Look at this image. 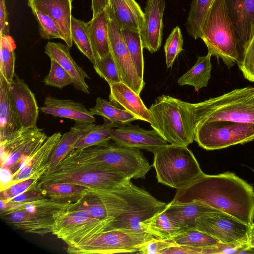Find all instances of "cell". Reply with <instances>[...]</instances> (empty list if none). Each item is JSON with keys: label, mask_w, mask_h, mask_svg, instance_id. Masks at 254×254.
Masks as SVG:
<instances>
[{"label": "cell", "mask_w": 254, "mask_h": 254, "mask_svg": "<svg viewBox=\"0 0 254 254\" xmlns=\"http://www.w3.org/2000/svg\"><path fill=\"white\" fill-rule=\"evenodd\" d=\"M189 202L206 205L251 226L254 221V189L235 174L204 173L186 187L177 190L173 205Z\"/></svg>", "instance_id": "obj_1"}, {"label": "cell", "mask_w": 254, "mask_h": 254, "mask_svg": "<svg viewBox=\"0 0 254 254\" xmlns=\"http://www.w3.org/2000/svg\"><path fill=\"white\" fill-rule=\"evenodd\" d=\"M149 110L153 129L169 144L188 146L194 140L197 128L205 121L203 101L190 103L162 95Z\"/></svg>", "instance_id": "obj_2"}, {"label": "cell", "mask_w": 254, "mask_h": 254, "mask_svg": "<svg viewBox=\"0 0 254 254\" xmlns=\"http://www.w3.org/2000/svg\"><path fill=\"white\" fill-rule=\"evenodd\" d=\"M63 162L99 165L130 179L144 178L151 168L139 149L122 146L116 143L74 149Z\"/></svg>", "instance_id": "obj_3"}, {"label": "cell", "mask_w": 254, "mask_h": 254, "mask_svg": "<svg viewBox=\"0 0 254 254\" xmlns=\"http://www.w3.org/2000/svg\"><path fill=\"white\" fill-rule=\"evenodd\" d=\"M150 193L130 180L113 189L90 188L76 208L84 210L101 220L114 219L153 198Z\"/></svg>", "instance_id": "obj_4"}, {"label": "cell", "mask_w": 254, "mask_h": 254, "mask_svg": "<svg viewBox=\"0 0 254 254\" xmlns=\"http://www.w3.org/2000/svg\"><path fill=\"white\" fill-rule=\"evenodd\" d=\"M208 53L221 59L231 68L239 62L238 41L225 0H214L201 29L200 38Z\"/></svg>", "instance_id": "obj_5"}, {"label": "cell", "mask_w": 254, "mask_h": 254, "mask_svg": "<svg viewBox=\"0 0 254 254\" xmlns=\"http://www.w3.org/2000/svg\"><path fill=\"white\" fill-rule=\"evenodd\" d=\"M153 166L159 183L182 189L203 172L188 146L169 144L154 153Z\"/></svg>", "instance_id": "obj_6"}, {"label": "cell", "mask_w": 254, "mask_h": 254, "mask_svg": "<svg viewBox=\"0 0 254 254\" xmlns=\"http://www.w3.org/2000/svg\"><path fill=\"white\" fill-rule=\"evenodd\" d=\"M130 180L120 173L99 165L63 162L52 172L44 175L38 186L69 183L91 188L109 189L119 187Z\"/></svg>", "instance_id": "obj_7"}, {"label": "cell", "mask_w": 254, "mask_h": 254, "mask_svg": "<svg viewBox=\"0 0 254 254\" xmlns=\"http://www.w3.org/2000/svg\"><path fill=\"white\" fill-rule=\"evenodd\" d=\"M151 234L125 229L104 231L74 246H68L72 254L136 253L144 243L153 239Z\"/></svg>", "instance_id": "obj_8"}, {"label": "cell", "mask_w": 254, "mask_h": 254, "mask_svg": "<svg viewBox=\"0 0 254 254\" xmlns=\"http://www.w3.org/2000/svg\"><path fill=\"white\" fill-rule=\"evenodd\" d=\"M203 102L204 123L222 120L254 124V87L235 89Z\"/></svg>", "instance_id": "obj_9"}, {"label": "cell", "mask_w": 254, "mask_h": 254, "mask_svg": "<svg viewBox=\"0 0 254 254\" xmlns=\"http://www.w3.org/2000/svg\"><path fill=\"white\" fill-rule=\"evenodd\" d=\"M254 140V124L230 121L205 122L197 128L194 141L207 150L223 149Z\"/></svg>", "instance_id": "obj_10"}, {"label": "cell", "mask_w": 254, "mask_h": 254, "mask_svg": "<svg viewBox=\"0 0 254 254\" xmlns=\"http://www.w3.org/2000/svg\"><path fill=\"white\" fill-rule=\"evenodd\" d=\"M110 222L100 220L84 210L74 207L55 219L52 233L71 247L105 231Z\"/></svg>", "instance_id": "obj_11"}, {"label": "cell", "mask_w": 254, "mask_h": 254, "mask_svg": "<svg viewBox=\"0 0 254 254\" xmlns=\"http://www.w3.org/2000/svg\"><path fill=\"white\" fill-rule=\"evenodd\" d=\"M47 138L43 130L37 127H21L9 137L0 141V167L9 168L14 175Z\"/></svg>", "instance_id": "obj_12"}, {"label": "cell", "mask_w": 254, "mask_h": 254, "mask_svg": "<svg viewBox=\"0 0 254 254\" xmlns=\"http://www.w3.org/2000/svg\"><path fill=\"white\" fill-rule=\"evenodd\" d=\"M250 226L219 210L208 212L196 221L195 229L216 239L222 244L247 242Z\"/></svg>", "instance_id": "obj_13"}, {"label": "cell", "mask_w": 254, "mask_h": 254, "mask_svg": "<svg viewBox=\"0 0 254 254\" xmlns=\"http://www.w3.org/2000/svg\"><path fill=\"white\" fill-rule=\"evenodd\" d=\"M110 52L120 72L123 82L140 95L145 82L138 76L121 31L109 19Z\"/></svg>", "instance_id": "obj_14"}, {"label": "cell", "mask_w": 254, "mask_h": 254, "mask_svg": "<svg viewBox=\"0 0 254 254\" xmlns=\"http://www.w3.org/2000/svg\"><path fill=\"white\" fill-rule=\"evenodd\" d=\"M111 139L119 145L144 149L153 154L169 144L155 129H144L138 125L114 129Z\"/></svg>", "instance_id": "obj_15"}, {"label": "cell", "mask_w": 254, "mask_h": 254, "mask_svg": "<svg viewBox=\"0 0 254 254\" xmlns=\"http://www.w3.org/2000/svg\"><path fill=\"white\" fill-rule=\"evenodd\" d=\"M165 5V0H148L146 3L140 34L143 48L151 53L158 51L161 46Z\"/></svg>", "instance_id": "obj_16"}, {"label": "cell", "mask_w": 254, "mask_h": 254, "mask_svg": "<svg viewBox=\"0 0 254 254\" xmlns=\"http://www.w3.org/2000/svg\"><path fill=\"white\" fill-rule=\"evenodd\" d=\"M10 85L13 104L21 127H36L39 109L35 95L25 81L16 74Z\"/></svg>", "instance_id": "obj_17"}, {"label": "cell", "mask_w": 254, "mask_h": 254, "mask_svg": "<svg viewBox=\"0 0 254 254\" xmlns=\"http://www.w3.org/2000/svg\"><path fill=\"white\" fill-rule=\"evenodd\" d=\"M30 7L49 16L60 31L62 40L70 48L73 45L71 34L72 0H27Z\"/></svg>", "instance_id": "obj_18"}, {"label": "cell", "mask_w": 254, "mask_h": 254, "mask_svg": "<svg viewBox=\"0 0 254 254\" xmlns=\"http://www.w3.org/2000/svg\"><path fill=\"white\" fill-rule=\"evenodd\" d=\"M0 214L16 209H22L38 218L54 222L61 214L77 206V203H64L47 196L24 203H12L0 199Z\"/></svg>", "instance_id": "obj_19"}, {"label": "cell", "mask_w": 254, "mask_h": 254, "mask_svg": "<svg viewBox=\"0 0 254 254\" xmlns=\"http://www.w3.org/2000/svg\"><path fill=\"white\" fill-rule=\"evenodd\" d=\"M106 10L109 19L119 30L139 31L144 21V12L135 0H109Z\"/></svg>", "instance_id": "obj_20"}, {"label": "cell", "mask_w": 254, "mask_h": 254, "mask_svg": "<svg viewBox=\"0 0 254 254\" xmlns=\"http://www.w3.org/2000/svg\"><path fill=\"white\" fill-rule=\"evenodd\" d=\"M61 136L60 132H57L48 137L38 150L13 175L12 185L31 178L40 180L47 173L51 153Z\"/></svg>", "instance_id": "obj_21"}, {"label": "cell", "mask_w": 254, "mask_h": 254, "mask_svg": "<svg viewBox=\"0 0 254 254\" xmlns=\"http://www.w3.org/2000/svg\"><path fill=\"white\" fill-rule=\"evenodd\" d=\"M167 205L154 197L114 219L105 231L120 229L146 232L141 223L163 210Z\"/></svg>", "instance_id": "obj_22"}, {"label": "cell", "mask_w": 254, "mask_h": 254, "mask_svg": "<svg viewBox=\"0 0 254 254\" xmlns=\"http://www.w3.org/2000/svg\"><path fill=\"white\" fill-rule=\"evenodd\" d=\"M70 47L61 43L48 42L45 47V53L57 61L71 76L76 89L89 94V88L85 79H90L86 72L73 59Z\"/></svg>", "instance_id": "obj_23"}, {"label": "cell", "mask_w": 254, "mask_h": 254, "mask_svg": "<svg viewBox=\"0 0 254 254\" xmlns=\"http://www.w3.org/2000/svg\"><path fill=\"white\" fill-rule=\"evenodd\" d=\"M239 45L243 48L254 30V0H225Z\"/></svg>", "instance_id": "obj_24"}, {"label": "cell", "mask_w": 254, "mask_h": 254, "mask_svg": "<svg viewBox=\"0 0 254 254\" xmlns=\"http://www.w3.org/2000/svg\"><path fill=\"white\" fill-rule=\"evenodd\" d=\"M109 85L110 89L109 100L111 102L123 107L138 120L150 124L152 123V117L150 111L144 105L139 95L123 82L112 83Z\"/></svg>", "instance_id": "obj_25"}, {"label": "cell", "mask_w": 254, "mask_h": 254, "mask_svg": "<svg viewBox=\"0 0 254 254\" xmlns=\"http://www.w3.org/2000/svg\"><path fill=\"white\" fill-rule=\"evenodd\" d=\"M40 110L46 114L71 119L77 123L92 124L96 122L94 115L83 104L70 99H59L48 96Z\"/></svg>", "instance_id": "obj_26"}, {"label": "cell", "mask_w": 254, "mask_h": 254, "mask_svg": "<svg viewBox=\"0 0 254 254\" xmlns=\"http://www.w3.org/2000/svg\"><path fill=\"white\" fill-rule=\"evenodd\" d=\"M21 126L10 91V85L0 74V141L9 137Z\"/></svg>", "instance_id": "obj_27"}, {"label": "cell", "mask_w": 254, "mask_h": 254, "mask_svg": "<svg viewBox=\"0 0 254 254\" xmlns=\"http://www.w3.org/2000/svg\"><path fill=\"white\" fill-rule=\"evenodd\" d=\"M0 215L8 224L26 233L44 237L52 232L54 222L37 217L22 209L14 210Z\"/></svg>", "instance_id": "obj_28"}, {"label": "cell", "mask_w": 254, "mask_h": 254, "mask_svg": "<svg viewBox=\"0 0 254 254\" xmlns=\"http://www.w3.org/2000/svg\"><path fill=\"white\" fill-rule=\"evenodd\" d=\"M215 210L206 205L195 202L173 205L169 203L166 207L169 218L182 229H195L196 221L199 217Z\"/></svg>", "instance_id": "obj_29"}, {"label": "cell", "mask_w": 254, "mask_h": 254, "mask_svg": "<svg viewBox=\"0 0 254 254\" xmlns=\"http://www.w3.org/2000/svg\"><path fill=\"white\" fill-rule=\"evenodd\" d=\"M75 126L79 131V136L74 149H82L88 147L108 144L112 140L114 129L111 125L104 123L103 125L94 123H77Z\"/></svg>", "instance_id": "obj_30"}, {"label": "cell", "mask_w": 254, "mask_h": 254, "mask_svg": "<svg viewBox=\"0 0 254 254\" xmlns=\"http://www.w3.org/2000/svg\"><path fill=\"white\" fill-rule=\"evenodd\" d=\"M108 22L109 18L105 9L88 22L95 61L110 52Z\"/></svg>", "instance_id": "obj_31"}, {"label": "cell", "mask_w": 254, "mask_h": 254, "mask_svg": "<svg viewBox=\"0 0 254 254\" xmlns=\"http://www.w3.org/2000/svg\"><path fill=\"white\" fill-rule=\"evenodd\" d=\"M41 192L48 198L64 203L79 202L90 188L69 183H55L38 186Z\"/></svg>", "instance_id": "obj_32"}, {"label": "cell", "mask_w": 254, "mask_h": 254, "mask_svg": "<svg viewBox=\"0 0 254 254\" xmlns=\"http://www.w3.org/2000/svg\"><path fill=\"white\" fill-rule=\"evenodd\" d=\"M89 111L93 115L103 117L104 123L113 127H123L138 120L127 111L121 109L110 101L100 97L96 98L95 106L89 108Z\"/></svg>", "instance_id": "obj_33"}, {"label": "cell", "mask_w": 254, "mask_h": 254, "mask_svg": "<svg viewBox=\"0 0 254 254\" xmlns=\"http://www.w3.org/2000/svg\"><path fill=\"white\" fill-rule=\"evenodd\" d=\"M211 56L207 53L206 56L198 57L193 66L179 78L178 83L181 86H191L196 91L207 86L211 77Z\"/></svg>", "instance_id": "obj_34"}, {"label": "cell", "mask_w": 254, "mask_h": 254, "mask_svg": "<svg viewBox=\"0 0 254 254\" xmlns=\"http://www.w3.org/2000/svg\"><path fill=\"white\" fill-rule=\"evenodd\" d=\"M166 207L141 224L145 232L165 240L170 239L182 229L169 218Z\"/></svg>", "instance_id": "obj_35"}, {"label": "cell", "mask_w": 254, "mask_h": 254, "mask_svg": "<svg viewBox=\"0 0 254 254\" xmlns=\"http://www.w3.org/2000/svg\"><path fill=\"white\" fill-rule=\"evenodd\" d=\"M78 136L79 131L75 125L68 131L62 135L51 153L48 168L45 175H47L56 169L74 149V145Z\"/></svg>", "instance_id": "obj_36"}, {"label": "cell", "mask_w": 254, "mask_h": 254, "mask_svg": "<svg viewBox=\"0 0 254 254\" xmlns=\"http://www.w3.org/2000/svg\"><path fill=\"white\" fill-rule=\"evenodd\" d=\"M214 0H192L186 28L194 39L200 38L203 22Z\"/></svg>", "instance_id": "obj_37"}, {"label": "cell", "mask_w": 254, "mask_h": 254, "mask_svg": "<svg viewBox=\"0 0 254 254\" xmlns=\"http://www.w3.org/2000/svg\"><path fill=\"white\" fill-rule=\"evenodd\" d=\"M71 34L72 41L78 49L94 64L95 57L90 40L88 23L72 16Z\"/></svg>", "instance_id": "obj_38"}, {"label": "cell", "mask_w": 254, "mask_h": 254, "mask_svg": "<svg viewBox=\"0 0 254 254\" xmlns=\"http://www.w3.org/2000/svg\"><path fill=\"white\" fill-rule=\"evenodd\" d=\"M167 240L176 245L195 247H209L220 243L211 236L194 228L181 229L170 239Z\"/></svg>", "instance_id": "obj_39"}, {"label": "cell", "mask_w": 254, "mask_h": 254, "mask_svg": "<svg viewBox=\"0 0 254 254\" xmlns=\"http://www.w3.org/2000/svg\"><path fill=\"white\" fill-rule=\"evenodd\" d=\"M0 74L10 84L15 75L16 45L13 38L9 35L0 36Z\"/></svg>", "instance_id": "obj_40"}, {"label": "cell", "mask_w": 254, "mask_h": 254, "mask_svg": "<svg viewBox=\"0 0 254 254\" xmlns=\"http://www.w3.org/2000/svg\"><path fill=\"white\" fill-rule=\"evenodd\" d=\"M129 51L139 77L143 80V47L139 31L130 29L120 30Z\"/></svg>", "instance_id": "obj_41"}, {"label": "cell", "mask_w": 254, "mask_h": 254, "mask_svg": "<svg viewBox=\"0 0 254 254\" xmlns=\"http://www.w3.org/2000/svg\"><path fill=\"white\" fill-rule=\"evenodd\" d=\"M93 67L96 73L109 85L123 82L120 72L111 52L96 60Z\"/></svg>", "instance_id": "obj_42"}, {"label": "cell", "mask_w": 254, "mask_h": 254, "mask_svg": "<svg viewBox=\"0 0 254 254\" xmlns=\"http://www.w3.org/2000/svg\"><path fill=\"white\" fill-rule=\"evenodd\" d=\"M183 42L181 29L177 26L171 32L164 46L167 68L172 67L175 59L183 51Z\"/></svg>", "instance_id": "obj_43"}, {"label": "cell", "mask_w": 254, "mask_h": 254, "mask_svg": "<svg viewBox=\"0 0 254 254\" xmlns=\"http://www.w3.org/2000/svg\"><path fill=\"white\" fill-rule=\"evenodd\" d=\"M43 82L46 85L60 89L73 84V79L69 74L54 60H51L50 71Z\"/></svg>", "instance_id": "obj_44"}, {"label": "cell", "mask_w": 254, "mask_h": 254, "mask_svg": "<svg viewBox=\"0 0 254 254\" xmlns=\"http://www.w3.org/2000/svg\"><path fill=\"white\" fill-rule=\"evenodd\" d=\"M242 58L238 63L244 77L254 82V30L243 47Z\"/></svg>", "instance_id": "obj_45"}, {"label": "cell", "mask_w": 254, "mask_h": 254, "mask_svg": "<svg viewBox=\"0 0 254 254\" xmlns=\"http://www.w3.org/2000/svg\"><path fill=\"white\" fill-rule=\"evenodd\" d=\"M31 9L38 23L39 34L42 38L62 40L59 30L51 17L35 8L31 7Z\"/></svg>", "instance_id": "obj_46"}, {"label": "cell", "mask_w": 254, "mask_h": 254, "mask_svg": "<svg viewBox=\"0 0 254 254\" xmlns=\"http://www.w3.org/2000/svg\"><path fill=\"white\" fill-rule=\"evenodd\" d=\"M39 181L38 179L31 178L15 183L0 191V198L5 201L9 200L28 190L36 188Z\"/></svg>", "instance_id": "obj_47"}, {"label": "cell", "mask_w": 254, "mask_h": 254, "mask_svg": "<svg viewBox=\"0 0 254 254\" xmlns=\"http://www.w3.org/2000/svg\"><path fill=\"white\" fill-rule=\"evenodd\" d=\"M176 245L169 240L153 238L141 246L137 254H160L164 249Z\"/></svg>", "instance_id": "obj_48"}, {"label": "cell", "mask_w": 254, "mask_h": 254, "mask_svg": "<svg viewBox=\"0 0 254 254\" xmlns=\"http://www.w3.org/2000/svg\"><path fill=\"white\" fill-rule=\"evenodd\" d=\"M44 196H46L41 192L39 188L37 187L36 188L28 190L20 194L15 196L9 200L6 201L12 203L21 204L30 202Z\"/></svg>", "instance_id": "obj_49"}, {"label": "cell", "mask_w": 254, "mask_h": 254, "mask_svg": "<svg viewBox=\"0 0 254 254\" xmlns=\"http://www.w3.org/2000/svg\"><path fill=\"white\" fill-rule=\"evenodd\" d=\"M9 34L8 14L5 0H0V36H7Z\"/></svg>", "instance_id": "obj_50"}, {"label": "cell", "mask_w": 254, "mask_h": 254, "mask_svg": "<svg viewBox=\"0 0 254 254\" xmlns=\"http://www.w3.org/2000/svg\"><path fill=\"white\" fill-rule=\"evenodd\" d=\"M13 174L8 168L0 167V191L10 187L13 183Z\"/></svg>", "instance_id": "obj_51"}, {"label": "cell", "mask_w": 254, "mask_h": 254, "mask_svg": "<svg viewBox=\"0 0 254 254\" xmlns=\"http://www.w3.org/2000/svg\"><path fill=\"white\" fill-rule=\"evenodd\" d=\"M109 0H92L91 9L93 17H95L105 10L108 4Z\"/></svg>", "instance_id": "obj_52"}, {"label": "cell", "mask_w": 254, "mask_h": 254, "mask_svg": "<svg viewBox=\"0 0 254 254\" xmlns=\"http://www.w3.org/2000/svg\"><path fill=\"white\" fill-rule=\"evenodd\" d=\"M247 243L249 247V253H254V223L251 225L249 231Z\"/></svg>", "instance_id": "obj_53"}, {"label": "cell", "mask_w": 254, "mask_h": 254, "mask_svg": "<svg viewBox=\"0 0 254 254\" xmlns=\"http://www.w3.org/2000/svg\"><path fill=\"white\" fill-rule=\"evenodd\" d=\"M253 172H254V170L253 169Z\"/></svg>", "instance_id": "obj_54"}]
</instances>
